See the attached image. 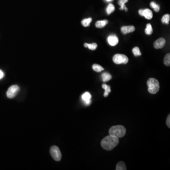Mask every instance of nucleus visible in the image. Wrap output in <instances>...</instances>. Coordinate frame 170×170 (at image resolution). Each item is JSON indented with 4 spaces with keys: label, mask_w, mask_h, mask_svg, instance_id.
<instances>
[{
    "label": "nucleus",
    "mask_w": 170,
    "mask_h": 170,
    "mask_svg": "<svg viewBox=\"0 0 170 170\" xmlns=\"http://www.w3.org/2000/svg\"><path fill=\"white\" fill-rule=\"evenodd\" d=\"M109 133L111 135L121 138L125 135L126 129L123 126H113L110 128Z\"/></svg>",
    "instance_id": "obj_2"
},
{
    "label": "nucleus",
    "mask_w": 170,
    "mask_h": 170,
    "mask_svg": "<svg viewBox=\"0 0 170 170\" xmlns=\"http://www.w3.org/2000/svg\"><path fill=\"white\" fill-rule=\"evenodd\" d=\"M102 88L105 90V93L103 94V96L105 97H107L109 95V93L111 91L110 86H107L106 84H103L102 85Z\"/></svg>",
    "instance_id": "obj_15"
},
{
    "label": "nucleus",
    "mask_w": 170,
    "mask_h": 170,
    "mask_svg": "<svg viewBox=\"0 0 170 170\" xmlns=\"http://www.w3.org/2000/svg\"><path fill=\"white\" fill-rule=\"evenodd\" d=\"M143 10H142V9H140V10H139V11H138V13H139L140 15L142 16V13H143Z\"/></svg>",
    "instance_id": "obj_28"
},
{
    "label": "nucleus",
    "mask_w": 170,
    "mask_h": 170,
    "mask_svg": "<svg viewBox=\"0 0 170 170\" xmlns=\"http://www.w3.org/2000/svg\"><path fill=\"white\" fill-rule=\"evenodd\" d=\"M4 74L3 72L1 71V70H0V79L3 78V77H4Z\"/></svg>",
    "instance_id": "obj_27"
},
{
    "label": "nucleus",
    "mask_w": 170,
    "mask_h": 170,
    "mask_svg": "<svg viewBox=\"0 0 170 170\" xmlns=\"http://www.w3.org/2000/svg\"><path fill=\"white\" fill-rule=\"evenodd\" d=\"M132 52L134 55L136 56H140L141 53L140 52V50L138 47H135L132 49Z\"/></svg>",
    "instance_id": "obj_25"
},
{
    "label": "nucleus",
    "mask_w": 170,
    "mask_h": 170,
    "mask_svg": "<svg viewBox=\"0 0 170 170\" xmlns=\"http://www.w3.org/2000/svg\"><path fill=\"white\" fill-rule=\"evenodd\" d=\"M163 63L167 66H170V55L168 53L165 56L163 59Z\"/></svg>",
    "instance_id": "obj_23"
},
{
    "label": "nucleus",
    "mask_w": 170,
    "mask_h": 170,
    "mask_svg": "<svg viewBox=\"0 0 170 170\" xmlns=\"http://www.w3.org/2000/svg\"><path fill=\"white\" fill-rule=\"evenodd\" d=\"M119 143L118 138L109 135L102 140L101 145L102 148L106 150H112Z\"/></svg>",
    "instance_id": "obj_1"
},
{
    "label": "nucleus",
    "mask_w": 170,
    "mask_h": 170,
    "mask_svg": "<svg viewBox=\"0 0 170 170\" xmlns=\"http://www.w3.org/2000/svg\"><path fill=\"white\" fill-rule=\"evenodd\" d=\"M50 154L52 157L56 161H60L61 159L62 155L59 148L58 146H53L51 148Z\"/></svg>",
    "instance_id": "obj_5"
},
{
    "label": "nucleus",
    "mask_w": 170,
    "mask_h": 170,
    "mask_svg": "<svg viewBox=\"0 0 170 170\" xmlns=\"http://www.w3.org/2000/svg\"><path fill=\"white\" fill-rule=\"evenodd\" d=\"M92 20V18H86V19H84V20H83L82 21H81V24L84 27H88L90 26V23L91 22Z\"/></svg>",
    "instance_id": "obj_20"
},
{
    "label": "nucleus",
    "mask_w": 170,
    "mask_h": 170,
    "mask_svg": "<svg viewBox=\"0 0 170 170\" xmlns=\"http://www.w3.org/2000/svg\"><path fill=\"white\" fill-rule=\"evenodd\" d=\"M145 33L146 35H150L153 33V28H152V26L150 23H148L146 25V28L145 29Z\"/></svg>",
    "instance_id": "obj_19"
},
{
    "label": "nucleus",
    "mask_w": 170,
    "mask_h": 170,
    "mask_svg": "<svg viewBox=\"0 0 170 170\" xmlns=\"http://www.w3.org/2000/svg\"><path fill=\"white\" fill-rule=\"evenodd\" d=\"M148 91L151 94H156L159 90L160 85L157 80L154 78H150L147 81Z\"/></svg>",
    "instance_id": "obj_3"
},
{
    "label": "nucleus",
    "mask_w": 170,
    "mask_h": 170,
    "mask_svg": "<svg viewBox=\"0 0 170 170\" xmlns=\"http://www.w3.org/2000/svg\"><path fill=\"white\" fill-rule=\"evenodd\" d=\"M84 46L85 47H88L90 50H95L98 47V45L96 43H93L91 44H88V43H84Z\"/></svg>",
    "instance_id": "obj_18"
},
{
    "label": "nucleus",
    "mask_w": 170,
    "mask_h": 170,
    "mask_svg": "<svg viewBox=\"0 0 170 170\" xmlns=\"http://www.w3.org/2000/svg\"><path fill=\"white\" fill-rule=\"evenodd\" d=\"M165 40L163 38H160L154 42V46L156 49H161L165 46Z\"/></svg>",
    "instance_id": "obj_7"
},
{
    "label": "nucleus",
    "mask_w": 170,
    "mask_h": 170,
    "mask_svg": "<svg viewBox=\"0 0 170 170\" xmlns=\"http://www.w3.org/2000/svg\"><path fill=\"white\" fill-rule=\"evenodd\" d=\"M170 20V16L169 14H165L163 16L162 18V22L163 24H169V21Z\"/></svg>",
    "instance_id": "obj_21"
},
{
    "label": "nucleus",
    "mask_w": 170,
    "mask_h": 170,
    "mask_svg": "<svg viewBox=\"0 0 170 170\" xmlns=\"http://www.w3.org/2000/svg\"><path fill=\"white\" fill-rule=\"evenodd\" d=\"M115 10V7L113 4H109L106 8V13L108 15L111 14L113 13Z\"/></svg>",
    "instance_id": "obj_22"
},
{
    "label": "nucleus",
    "mask_w": 170,
    "mask_h": 170,
    "mask_svg": "<svg viewBox=\"0 0 170 170\" xmlns=\"http://www.w3.org/2000/svg\"><path fill=\"white\" fill-rule=\"evenodd\" d=\"M108 21L107 20H99L96 23V26L98 28H103L108 24Z\"/></svg>",
    "instance_id": "obj_12"
},
{
    "label": "nucleus",
    "mask_w": 170,
    "mask_h": 170,
    "mask_svg": "<svg viewBox=\"0 0 170 170\" xmlns=\"http://www.w3.org/2000/svg\"><path fill=\"white\" fill-rule=\"evenodd\" d=\"M128 1V0H119L118 3L119 5L121 6L120 8V10H123L125 9L126 11H128V9L125 6V3H127Z\"/></svg>",
    "instance_id": "obj_16"
},
{
    "label": "nucleus",
    "mask_w": 170,
    "mask_h": 170,
    "mask_svg": "<svg viewBox=\"0 0 170 170\" xmlns=\"http://www.w3.org/2000/svg\"><path fill=\"white\" fill-rule=\"evenodd\" d=\"M121 31L122 33L124 35L130 33L131 32H134L135 28L133 26H123L121 28Z\"/></svg>",
    "instance_id": "obj_8"
},
{
    "label": "nucleus",
    "mask_w": 170,
    "mask_h": 170,
    "mask_svg": "<svg viewBox=\"0 0 170 170\" xmlns=\"http://www.w3.org/2000/svg\"><path fill=\"white\" fill-rule=\"evenodd\" d=\"M102 80L103 82H107L111 80L112 78V76L109 73L104 72L102 75Z\"/></svg>",
    "instance_id": "obj_13"
},
{
    "label": "nucleus",
    "mask_w": 170,
    "mask_h": 170,
    "mask_svg": "<svg viewBox=\"0 0 170 170\" xmlns=\"http://www.w3.org/2000/svg\"><path fill=\"white\" fill-rule=\"evenodd\" d=\"M83 101L86 105H90L91 103V95L89 92H86L83 94L81 96Z\"/></svg>",
    "instance_id": "obj_9"
},
{
    "label": "nucleus",
    "mask_w": 170,
    "mask_h": 170,
    "mask_svg": "<svg viewBox=\"0 0 170 170\" xmlns=\"http://www.w3.org/2000/svg\"><path fill=\"white\" fill-rule=\"evenodd\" d=\"M92 69L94 71H96L97 72H100L104 70V69L101 66L97 64H93L92 66Z\"/></svg>",
    "instance_id": "obj_17"
},
{
    "label": "nucleus",
    "mask_w": 170,
    "mask_h": 170,
    "mask_svg": "<svg viewBox=\"0 0 170 170\" xmlns=\"http://www.w3.org/2000/svg\"><path fill=\"white\" fill-rule=\"evenodd\" d=\"M126 166L124 162L121 161L117 163L116 167V170H126Z\"/></svg>",
    "instance_id": "obj_14"
},
{
    "label": "nucleus",
    "mask_w": 170,
    "mask_h": 170,
    "mask_svg": "<svg viewBox=\"0 0 170 170\" xmlns=\"http://www.w3.org/2000/svg\"><path fill=\"white\" fill-rule=\"evenodd\" d=\"M108 42L111 46H115L119 42L118 38L115 35H111L108 38Z\"/></svg>",
    "instance_id": "obj_10"
},
{
    "label": "nucleus",
    "mask_w": 170,
    "mask_h": 170,
    "mask_svg": "<svg viewBox=\"0 0 170 170\" xmlns=\"http://www.w3.org/2000/svg\"><path fill=\"white\" fill-rule=\"evenodd\" d=\"M20 91V88L17 85H13L9 88L7 92V96L9 98H15Z\"/></svg>",
    "instance_id": "obj_6"
},
{
    "label": "nucleus",
    "mask_w": 170,
    "mask_h": 170,
    "mask_svg": "<svg viewBox=\"0 0 170 170\" xmlns=\"http://www.w3.org/2000/svg\"><path fill=\"white\" fill-rule=\"evenodd\" d=\"M113 60L115 64H127L128 59L126 55L123 54H116L113 56Z\"/></svg>",
    "instance_id": "obj_4"
},
{
    "label": "nucleus",
    "mask_w": 170,
    "mask_h": 170,
    "mask_svg": "<svg viewBox=\"0 0 170 170\" xmlns=\"http://www.w3.org/2000/svg\"><path fill=\"white\" fill-rule=\"evenodd\" d=\"M106 1H112V0H106Z\"/></svg>",
    "instance_id": "obj_29"
},
{
    "label": "nucleus",
    "mask_w": 170,
    "mask_h": 170,
    "mask_svg": "<svg viewBox=\"0 0 170 170\" xmlns=\"http://www.w3.org/2000/svg\"><path fill=\"white\" fill-rule=\"evenodd\" d=\"M142 16H144L145 18L148 20H151L153 18V13L150 10L148 9H146L143 10Z\"/></svg>",
    "instance_id": "obj_11"
},
{
    "label": "nucleus",
    "mask_w": 170,
    "mask_h": 170,
    "mask_svg": "<svg viewBox=\"0 0 170 170\" xmlns=\"http://www.w3.org/2000/svg\"><path fill=\"white\" fill-rule=\"evenodd\" d=\"M166 124L167 126L168 127L170 128V116L169 114L167 118V120H166Z\"/></svg>",
    "instance_id": "obj_26"
},
{
    "label": "nucleus",
    "mask_w": 170,
    "mask_h": 170,
    "mask_svg": "<svg viewBox=\"0 0 170 170\" xmlns=\"http://www.w3.org/2000/svg\"><path fill=\"white\" fill-rule=\"evenodd\" d=\"M150 5L151 7L156 12H158L159 11L160 6H159V5L156 4V3L153 1V2H151L150 3Z\"/></svg>",
    "instance_id": "obj_24"
}]
</instances>
